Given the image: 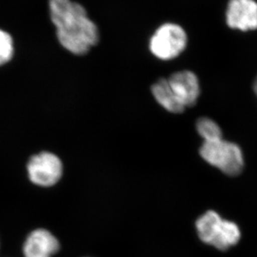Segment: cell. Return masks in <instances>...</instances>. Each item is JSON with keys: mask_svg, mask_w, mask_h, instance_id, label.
<instances>
[{"mask_svg": "<svg viewBox=\"0 0 257 257\" xmlns=\"http://www.w3.org/2000/svg\"><path fill=\"white\" fill-rule=\"evenodd\" d=\"M226 23L232 29L247 31L257 29V3L254 0H230Z\"/></svg>", "mask_w": 257, "mask_h": 257, "instance_id": "cell-6", "label": "cell"}, {"mask_svg": "<svg viewBox=\"0 0 257 257\" xmlns=\"http://www.w3.org/2000/svg\"><path fill=\"white\" fill-rule=\"evenodd\" d=\"M171 89L184 107L195 105L200 95V84L196 75L190 70L176 72L168 79Z\"/></svg>", "mask_w": 257, "mask_h": 257, "instance_id": "cell-7", "label": "cell"}, {"mask_svg": "<svg viewBox=\"0 0 257 257\" xmlns=\"http://www.w3.org/2000/svg\"><path fill=\"white\" fill-rule=\"evenodd\" d=\"M196 229L203 242L220 250L232 247L240 239V229L237 225L224 220L213 210H209L198 219Z\"/></svg>", "mask_w": 257, "mask_h": 257, "instance_id": "cell-2", "label": "cell"}, {"mask_svg": "<svg viewBox=\"0 0 257 257\" xmlns=\"http://www.w3.org/2000/svg\"><path fill=\"white\" fill-rule=\"evenodd\" d=\"M200 156L207 163L228 176H237L242 171L244 159L240 147L222 138L204 142Z\"/></svg>", "mask_w": 257, "mask_h": 257, "instance_id": "cell-3", "label": "cell"}, {"mask_svg": "<svg viewBox=\"0 0 257 257\" xmlns=\"http://www.w3.org/2000/svg\"><path fill=\"white\" fill-rule=\"evenodd\" d=\"M60 249V243L49 230L38 229L30 233L24 245L25 257H51Z\"/></svg>", "mask_w": 257, "mask_h": 257, "instance_id": "cell-8", "label": "cell"}, {"mask_svg": "<svg viewBox=\"0 0 257 257\" xmlns=\"http://www.w3.org/2000/svg\"><path fill=\"white\" fill-rule=\"evenodd\" d=\"M187 45V35L183 28L167 23L161 25L151 37L150 50L162 60H173L183 52Z\"/></svg>", "mask_w": 257, "mask_h": 257, "instance_id": "cell-4", "label": "cell"}, {"mask_svg": "<svg viewBox=\"0 0 257 257\" xmlns=\"http://www.w3.org/2000/svg\"><path fill=\"white\" fill-rule=\"evenodd\" d=\"M49 6L58 40L65 50L84 55L98 44L99 30L81 5L71 0H50Z\"/></svg>", "mask_w": 257, "mask_h": 257, "instance_id": "cell-1", "label": "cell"}, {"mask_svg": "<svg viewBox=\"0 0 257 257\" xmlns=\"http://www.w3.org/2000/svg\"><path fill=\"white\" fill-rule=\"evenodd\" d=\"M151 90L156 101L169 112L179 114L182 113L186 109L183 104L179 101L171 89L168 79H159L158 81L153 84Z\"/></svg>", "mask_w": 257, "mask_h": 257, "instance_id": "cell-9", "label": "cell"}, {"mask_svg": "<svg viewBox=\"0 0 257 257\" xmlns=\"http://www.w3.org/2000/svg\"><path fill=\"white\" fill-rule=\"evenodd\" d=\"M27 170L33 183L43 187H50L55 186L61 178L63 165L55 154L45 151L31 157Z\"/></svg>", "mask_w": 257, "mask_h": 257, "instance_id": "cell-5", "label": "cell"}, {"mask_svg": "<svg viewBox=\"0 0 257 257\" xmlns=\"http://www.w3.org/2000/svg\"><path fill=\"white\" fill-rule=\"evenodd\" d=\"M14 55L13 40L7 32L0 30V65L6 64Z\"/></svg>", "mask_w": 257, "mask_h": 257, "instance_id": "cell-11", "label": "cell"}, {"mask_svg": "<svg viewBox=\"0 0 257 257\" xmlns=\"http://www.w3.org/2000/svg\"><path fill=\"white\" fill-rule=\"evenodd\" d=\"M198 133L204 139V142L213 141L222 138V132L215 121L209 118H200L196 123Z\"/></svg>", "mask_w": 257, "mask_h": 257, "instance_id": "cell-10", "label": "cell"}, {"mask_svg": "<svg viewBox=\"0 0 257 257\" xmlns=\"http://www.w3.org/2000/svg\"><path fill=\"white\" fill-rule=\"evenodd\" d=\"M254 90H255V94H256L257 95V79L256 80H255V84H254Z\"/></svg>", "mask_w": 257, "mask_h": 257, "instance_id": "cell-12", "label": "cell"}]
</instances>
